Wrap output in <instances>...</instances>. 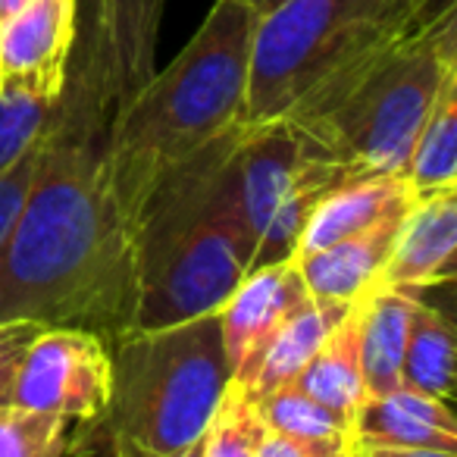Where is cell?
Returning <instances> with one entry per match:
<instances>
[{"instance_id":"6da1fadb","label":"cell","mask_w":457,"mask_h":457,"mask_svg":"<svg viewBox=\"0 0 457 457\" xmlns=\"http://www.w3.org/2000/svg\"><path fill=\"white\" fill-rule=\"evenodd\" d=\"M95 29L66 66L38 138V170L0 251V323L72 326L104 342L135 326V238L113 195L120 110L132 101Z\"/></svg>"},{"instance_id":"7a4b0ae2","label":"cell","mask_w":457,"mask_h":457,"mask_svg":"<svg viewBox=\"0 0 457 457\" xmlns=\"http://www.w3.org/2000/svg\"><path fill=\"white\" fill-rule=\"evenodd\" d=\"M228 129L157 182L135 226V326L163 329L216 313L254 267L257 242L236 201Z\"/></svg>"},{"instance_id":"3957f363","label":"cell","mask_w":457,"mask_h":457,"mask_svg":"<svg viewBox=\"0 0 457 457\" xmlns=\"http://www.w3.org/2000/svg\"><path fill=\"white\" fill-rule=\"evenodd\" d=\"M254 26L251 7L238 0H213L188 45L120 110L113 195L132 238L141 207L160 179L245 122Z\"/></svg>"},{"instance_id":"277c9868","label":"cell","mask_w":457,"mask_h":457,"mask_svg":"<svg viewBox=\"0 0 457 457\" xmlns=\"http://www.w3.org/2000/svg\"><path fill=\"white\" fill-rule=\"evenodd\" d=\"M457 70V7L307 95L282 122L336 182L404 176L445 76Z\"/></svg>"},{"instance_id":"5b68a950","label":"cell","mask_w":457,"mask_h":457,"mask_svg":"<svg viewBox=\"0 0 457 457\" xmlns=\"http://www.w3.org/2000/svg\"><path fill=\"white\" fill-rule=\"evenodd\" d=\"M107 348V407L91 423H76L70 454L176 457L191 448L228 386L220 317L132 329Z\"/></svg>"},{"instance_id":"8992f818","label":"cell","mask_w":457,"mask_h":457,"mask_svg":"<svg viewBox=\"0 0 457 457\" xmlns=\"http://www.w3.org/2000/svg\"><path fill=\"white\" fill-rule=\"evenodd\" d=\"M451 7L454 0H286L254 26L245 122L286 120L320 85Z\"/></svg>"},{"instance_id":"52a82bcc","label":"cell","mask_w":457,"mask_h":457,"mask_svg":"<svg viewBox=\"0 0 457 457\" xmlns=\"http://www.w3.org/2000/svg\"><path fill=\"white\" fill-rule=\"evenodd\" d=\"M236 201L257 242L254 267L292 261L313 204L336 188V179L307 160L288 122L245 126L236 147Z\"/></svg>"},{"instance_id":"ba28073f","label":"cell","mask_w":457,"mask_h":457,"mask_svg":"<svg viewBox=\"0 0 457 457\" xmlns=\"http://www.w3.org/2000/svg\"><path fill=\"white\" fill-rule=\"evenodd\" d=\"M110 398V348L101 336L72 326H45L22 357L13 407L91 423Z\"/></svg>"},{"instance_id":"9c48e42d","label":"cell","mask_w":457,"mask_h":457,"mask_svg":"<svg viewBox=\"0 0 457 457\" xmlns=\"http://www.w3.org/2000/svg\"><path fill=\"white\" fill-rule=\"evenodd\" d=\"M311 298L313 295L307 292L295 261H279L251 270L242 279V286L216 311L228 379L242 382L248 388L267 345L286 326V320L295 317Z\"/></svg>"},{"instance_id":"30bf717a","label":"cell","mask_w":457,"mask_h":457,"mask_svg":"<svg viewBox=\"0 0 457 457\" xmlns=\"http://www.w3.org/2000/svg\"><path fill=\"white\" fill-rule=\"evenodd\" d=\"M76 45V0H29L0 22V85L60 97Z\"/></svg>"},{"instance_id":"8fae6325","label":"cell","mask_w":457,"mask_h":457,"mask_svg":"<svg viewBox=\"0 0 457 457\" xmlns=\"http://www.w3.org/2000/svg\"><path fill=\"white\" fill-rule=\"evenodd\" d=\"M457 254V188L413 197L395 232L379 288L423 292L454 282Z\"/></svg>"},{"instance_id":"7c38bea8","label":"cell","mask_w":457,"mask_h":457,"mask_svg":"<svg viewBox=\"0 0 457 457\" xmlns=\"http://www.w3.org/2000/svg\"><path fill=\"white\" fill-rule=\"evenodd\" d=\"M413 201L404 176H361L329 188L304 220L292 257H307L351 236H361L379 220L407 210Z\"/></svg>"},{"instance_id":"4fadbf2b","label":"cell","mask_w":457,"mask_h":457,"mask_svg":"<svg viewBox=\"0 0 457 457\" xmlns=\"http://www.w3.org/2000/svg\"><path fill=\"white\" fill-rule=\"evenodd\" d=\"M354 448H445L457 451V420L448 401L413 388L367 398L354 413Z\"/></svg>"},{"instance_id":"5bb4252c","label":"cell","mask_w":457,"mask_h":457,"mask_svg":"<svg viewBox=\"0 0 457 457\" xmlns=\"http://www.w3.org/2000/svg\"><path fill=\"white\" fill-rule=\"evenodd\" d=\"M404 213L407 210L386 216L361 236H351L323 251H313L307 257H292L298 263L307 292L313 298L345 301V304H357L370 292H376Z\"/></svg>"},{"instance_id":"9a60e30c","label":"cell","mask_w":457,"mask_h":457,"mask_svg":"<svg viewBox=\"0 0 457 457\" xmlns=\"http://www.w3.org/2000/svg\"><path fill=\"white\" fill-rule=\"evenodd\" d=\"M166 0H97L95 35L122 88L138 95L157 72V41Z\"/></svg>"},{"instance_id":"2e32d148","label":"cell","mask_w":457,"mask_h":457,"mask_svg":"<svg viewBox=\"0 0 457 457\" xmlns=\"http://www.w3.org/2000/svg\"><path fill=\"white\" fill-rule=\"evenodd\" d=\"M417 298V292L376 288L363 301H357V342H361L367 398L401 388V363H404L407 329Z\"/></svg>"},{"instance_id":"e0dca14e","label":"cell","mask_w":457,"mask_h":457,"mask_svg":"<svg viewBox=\"0 0 457 457\" xmlns=\"http://www.w3.org/2000/svg\"><path fill=\"white\" fill-rule=\"evenodd\" d=\"M348 311H351V304H345V301H323V298L307 301L295 317L286 320V326H282L273 336V342L267 345L248 392L254 395V398H263V395L276 392V388L298 379V373L313 361L320 345H323L326 336L342 323V317Z\"/></svg>"},{"instance_id":"ac0fdd59","label":"cell","mask_w":457,"mask_h":457,"mask_svg":"<svg viewBox=\"0 0 457 457\" xmlns=\"http://www.w3.org/2000/svg\"><path fill=\"white\" fill-rule=\"evenodd\" d=\"M295 386L304 388L320 404L332 407L354 423L357 407L367 401V382L361 367V342H357V304L342 317V323L326 336L313 361L298 373Z\"/></svg>"},{"instance_id":"d6986e66","label":"cell","mask_w":457,"mask_h":457,"mask_svg":"<svg viewBox=\"0 0 457 457\" xmlns=\"http://www.w3.org/2000/svg\"><path fill=\"white\" fill-rule=\"evenodd\" d=\"M404 182L413 197L457 188V70L448 72L407 157Z\"/></svg>"},{"instance_id":"ffe728a7","label":"cell","mask_w":457,"mask_h":457,"mask_svg":"<svg viewBox=\"0 0 457 457\" xmlns=\"http://www.w3.org/2000/svg\"><path fill=\"white\" fill-rule=\"evenodd\" d=\"M454 361L457 342L451 320L438 307L417 298L411 329H407L404 363H401V386L451 404V398H454Z\"/></svg>"},{"instance_id":"44dd1931","label":"cell","mask_w":457,"mask_h":457,"mask_svg":"<svg viewBox=\"0 0 457 457\" xmlns=\"http://www.w3.org/2000/svg\"><path fill=\"white\" fill-rule=\"evenodd\" d=\"M257 411L270 432H279L301 442H332V445H351L354 438V423L336 413L332 407L320 404L317 398L298 388L295 382L276 388V392L257 398Z\"/></svg>"},{"instance_id":"7402d4cb","label":"cell","mask_w":457,"mask_h":457,"mask_svg":"<svg viewBox=\"0 0 457 457\" xmlns=\"http://www.w3.org/2000/svg\"><path fill=\"white\" fill-rule=\"evenodd\" d=\"M263 436L267 426L257 411V398L242 382L228 379L201 436V457H257Z\"/></svg>"},{"instance_id":"603a6c76","label":"cell","mask_w":457,"mask_h":457,"mask_svg":"<svg viewBox=\"0 0 457 457\" xmlns=\"http://www.w3.org/2000/svg\"><path fill=\"white\" fill-rule=\"evenodd\" d=\"M57 97L29 85H0V172L20 163L41 138Z\"/></svg>"},{"instance_id":"cb8c5ba5","label":"cell","mask_w":457,"mask_h":457,"mask_svg":"<svg viewBox=\"0 0 457 457\" xmlns=\"http://www.w3.org/2000/svg\"><path fill=\"white\" fill-rule=\"evenodd\" d=\"M72 420L54 413L4 407L0 411V457H66Z\"/></svg>"},{"instance_id":"d4e9b609","label":"cell","mask_w":457,"mask_h":457,"mask_svg":"<svg viewBox=\"0 0 457 457\" xmlns=\"http://www.w3.org/2000/svg\"><path fill=\"white\" fill-rule=\"evenodd\" d=\"M45 329L35 320H7L0 323V411L13 404V388L16 376H20L22 357H26L29 345L35 336Z\"/></svg>"},{"instance_id":"484cf974","label":"cell","mask_w":457,"mask_h":457,"mask_svg":"<svg viewBox=\"0 0 457 457\" xmlns=\"http://www.w3.org/2000/svg\"><path fill=\"white\" fill-rule=\"evenodd\" d=\"M35 170H38V141L20 163H13L7 172H0V251H4L16 220H20V210L29 197V188H32Z\"/></svg>"},{"instance_id":"4316f807","label":"cell","mask_w":457,"mask_h":457,"mask_svg":"<svg viewBox=\"0 0 457 457\" xmlns=\"http://www.w3.org/2000/svg\"><path fill=\"white\" fill-rule=\"evenodd\" d=\"M348 445H332V442H301V438H288L279 432L263 436L257 457H348Z\"/></svg>"},{"instance_id":"83f0119b","label":"cell","mask_w":457,"mask_h":457,"mask_svg":"<svg viewBox=\"0 0 457 457\" xmlns=\"http://www.w3.org/2000/svg\"><path fill=\"white\" fill-rule=\"evenodd\" d=\"M370 457H457V451L445 448H354Z\"/></svg>"},{"instance_id":"f1b7e54d","label":"cell","mask_w":457,"mask_h":457,"mask_svg":"<svg viewBox=\"0 0 457 457\" xmlns=\"http://www.w3.org/2000/svg\"><path fill=\"white\" fill-rule=\"evenodd\" d=\"M238 4H245V7L254 10V16L261 20V16H267L270 10H276L279 4H286V0H238Z\"/></svg>"},{"instance_id":"f546056e","label":"cell","mask_w":457,"mask_h":457,"mask_svg":"<svg viewBox=\"0 0 457 457\" xmlns=\"http://www.w3.org/2000/svg\"><path fill=\"white\" fill-rule=\"evenodd\" d=\"M29 0H0V22H7L13 13H20Z\"/></svg>"},{"instance_id":"4dcf8cb0","label":"cell","mask_w":457,"mask_h":457,"mask_svg":"<svg viewBox=\"0 0 457 457\" xmlns=\"http://www.w3.org/2000/svg\"><path fill=\"white\" fill-rule=\"evenodd\" d=\"M176 457H201V438H197V442L191 445V448H185L182 454H176Z\"/></svg>"},{"instance_id":"1f68e13d","label":"cell","mask_w":457,"mask_h":457,"mask_svg":"<svg viewBox=\"0 0 457 457\" xmlns=\"http://www.w3.org/2000/svg\"><path fill=\"white\" fill-rule=\"evenodd\" d=\"M348 457H370V454H363V451H351Z\"/></svg>"}]
</instances>
